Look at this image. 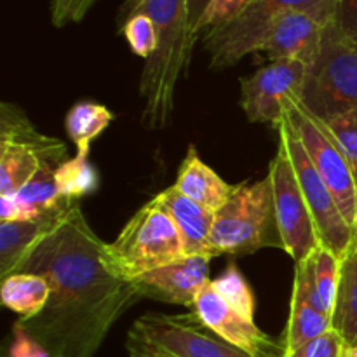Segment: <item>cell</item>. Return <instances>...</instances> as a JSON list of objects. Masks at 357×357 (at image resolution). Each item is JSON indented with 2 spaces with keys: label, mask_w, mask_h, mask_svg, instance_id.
<instances>
[{
  "label": "cell",
  "mask_w": 357,
  "mask_h": 357,
  "mask_svg": "<svg viewBox=\"0 0 357 357\" xmlns=\"http://www.w3.org/2000/svg\"><path fill=\"white\" fill-rule=\"evenodd\" d=\"M105 248L73 202L17 267L51 288L37 316L17 321L51 357H94L122 314L142 298L132 282L110 271Z\"/></svg>",
  "instance_id": "cell-1"
},
{
  "label": "cell",
  "mask_w": 357,
  "mask_h": 357,
  "mask_svg": "<svg viewBox=\"0 0 357 357\" xmlns=\"http://www.w3.org/2000/svg\"><path fill=\"white\" fill-rule=\"evenodd\" d=\"M132 14H146L157 30V49L139 75L142 124L160 131L171 124L174 94L187 73L195 37L188 21V0H126L119 23Z\"/></svg>",
  "instance_id": "cell-2"
},
{
  "label": "cell",
  "mask_w": 357,
  "mask_h": 357,
  "mask_svg": "<svg viewBox=\"0 0 357 357\" xmlns=\"http://www.w3.org/2000/svg\"><path fill=\"white\" fill-rule=\"evenodd\" d=\"M211 244L216 255H250L264 248L284 251L271 176L237 185L229 201L215 213Z\"/></svg>",
  "instance_id": "cell-3"
},
{
  "label": "cell",
  "mask_w": 357,
  "mask_h": 357,
  "mask_svg": "<svg viewBox=\"0 0 357 357\" xmlns=\"http://www.w3.org/2000/svg\"><path fill=\"white\" fill-rule=\"evenodd\" d=\"M105 258L117 278L132 282L139 275L181 260L185 251L169 213L152 199L136 211L117 239L107 244Z\"/></svg>",
  "instance_id": "cell-4"
},
{
  "label": "cell",
  "mask_w": 357,
  "mask_h": 357,
  "mask_svg": "<svg viewBox=\"0 0 357 357\" xmlns=\"http://www.w3.org/2000/svg\"><path fill=\"white\" fill-rule=\"evenodd\" d=\"M338 0H253L236 20L204 33L209 68L227 70L248 54L260 51L268 30L288 10H309L333 21Z\"/></svg>",
  "instance_id": "cell-5"
},
{
  "label": "cell",
  "mask_w": 357,
  "mask_h": 357,
  "mask_svg": "<svg viewBox=\"0 0 357 357\" xmlns=\"http://www.w3.org/2000/svg\"><path fill=\"white\" fill-rule=\"evenodd\" d=\"M300 101L321 121L357 108V47L342 40L331 23L319 54L307 68Z\"/></svg>",
  "instance_id": "cell-6"
},
{
  "label": "cell",
  "mask_w": 357,
  "mask_h": 357,
  "mask_svg": "<svg viewBox=\"0 0 357 357\" xmlns=\"http://www.w3.org/2000/svg\"><path fill=\"white\" fill-rule=\"evenodd\" d=\"M275 129L279 132V143L284 146L286 153L291 160L300 190H302L307 208L314 218V225L319 234L321 244L344 260L352 250H356L357 232L344 218L333 194L314 167L305 146L302 145L286 115H282L281 122Z\"/></svg>",
  "instance_id": "cell-7"
},
{
  "label": "cell",
  "mask_w": 357,
  "mask_h": 357,
  "mask_svg": "<svg viewBox=\"0 0 357 357\" xmlns=\"http://www.w3.org/2000/svg\"><path fill=\"white\" fill-rule=\"evenodd\" d=\"M284 115L305 146L314 167L333 194L342 215L349 225L357 227V181L347 157L337 145L321 119L310 114L300 100L286 103ZM357 232V230H356Z\"/></svg>",
  "instance_id": "cell-8"
},
{
  "label": "cell",
  "mask_w": 357,
  "mask_h": 357,
  "mask_svg": "<svg viewBox=\"0 0 357 357\" xmlns=\"http://www.w3.org/2000/svg\"><path fill=\"white\" fill-rule=\"evenodd\" d=\"M268 176L274 190L275 218H278L284 251L295 264H300L312 257L323 244L300 190L291 160L281 143L278 145V153L268 166Z\"/></svg>",
  "instance_id": "cell-9"
},
{
  "label": "cell",
  "mask_w": 357,
  "mask_h": 357,
  "mask_svg": "<svg viewBox=\"0 0 357 357\" xmlns=\"http://www.w3.org/2000/svg\"><path fill=\"white\" fill-rule=\"evenodd\" d=\"M309 65L279 59L241 79V107L248 121L278 128L286 103L302 98Z\"/></svg>",
  "instance_id": "cell-10"
},
{
  "label": "cell",
  "mask_w": 357,
  "mask_h": 357,
  "mask_svg": "<svg viewBox=\"0 0 357 357\" xmlns=\"http://www.w3.org/2000/svg\"><path fill=\"white\" fill-rule=\"evenodd\" d=\"M31 121L20 122L0 136V197L16 195L42 164L61 166L66 145L58 138L42 135Z\"/></svg>",
  "instance_id": "cell-11"
},
{
  "label": "cell",
  "mask_w": 357,
  "mask_h": 357,
  "mask_svg": "<svg viewBox=\"0 0 357 357\" xmlns=\"http://www.w3.org/2000/svg\"><path fill=\"white\" fill-rule=\"evenodd\" d=\"M132 330L176 357H251L211 333L192 312L187 316L145 314L132 324Z\"/></svg>",
  "instance_id": "cell-12"
},
{
  "label": "cell",
  "mask_w": 357,
  "mask_h": 357,
  "mask_svg": "<svg viewBox=\"0 0 357 357\" xmlns=\"http://www.w3.org/2000/svg\"><path fill=\"white\" fill-rule=\"evenodd\" d=\"M190 312L211 333L251 357H286L282 338L271 337L261 331L255 321L246 319L236 312L211 288V282L199 293Z\"/></svg>",
  "instance_id": "cell-13"
},
{
  "label": "cell",
  "mask_w": 357,
  "mask_h": 357,
  "mask_svg": "<svg viewBox=\"0 0 357 357\" xmlns=\"http://www.w3.org/2000/svg\"><path fill=\"white\" fill-rule=\"evenodd\" d=\"M209 257H185L132 281L142 298L181 305L192 310L199 293L211 282Z\"/></svg>",
  "instance_id": "cell-14"
},
{
  "label": "cell",
  "mask_w": 357,
  "mask_h": 357,
  "mask_svg": "<svg viewBox=\"0 0 357 357\" xmlns=\"http://www.w3.org/2000/svg\"><path fill=\"white\" fill-rule=\"evenodd\" d=\"M330 23L309 10H288L275 20L258 52H264L271 61L293 59L310 65L319 54Z\"/></svg>",
  "instance_id": "cell-15"
},
{
  "label": "cell",
  "mask_w": 357,
  "mask_h": 357,
  "mask_svg": "<svg viewBox=\"0 0 357 357\" xmlns=\"http://www.w3.org/2000/svg\"><path fill=\"white\" fill-rule=\"evenodd\" d=\"M153 199L169 213L171 220L176 225L183 243L185 257H218L211 244L215 213L185 197L174 187H167Z\"/></svg>",
  "instance_id": "cell-16"
},
{
  "label": "cell",
  "mask_w": 357,
  "mask_h": 357,
  "mask_svg": "<svg viewBox=\"0 0 357 357\" xmlns=\"http://www.w3.org/2000/svg\"><path fill=\"white\" fill-rule=\"evenodd\" d=\"M73 202L23 222H0V278L6 279L17 271L21 261L51 232Z\"/></svg>",
  "instance_id": "cell-17"
},
{
  "label": "cell",
  "mask_w": 357,
  "mask_h": 357,
  "mask_svg": "<svg viewBox=\"0 0 357 357\" xmlns=\"http://www.w3.org/2000/svg\"><path fill=\"white\" fill-rule=\"evenodd\" d=\"M173 187L208 211L216 213L236 192L237 185L227 183L199 157L195 146L190 145Z\"/></svg>",
  "instance_id": "cell-18"
},
{
  "label": "cell",
  "mask_w": 357,
  "mask_h": 357,
  "mask_svg": "<svg viewBox=\"0 0 357 357\" xmlns=\"http://www.w3.org/2000/svg\"><path fill=\"white\" fill-rule=\"evenodd\" d=\"M51 288L44 278L30 272H16L2 279L0 298L6 309L20 314L21 319L37 316L49 302Z\"/></svg>",
  "instance_id": "cell-19"
},
{
  "label": "cell",
  "mask_w": 357,
  "mask_h": 357,
  "mask_svg": "<svg viewBox=\"0 0 357 357\" xmlns=\"http://www.w3.org/2000/svg\"><path fill=\"white\" fill-rule=\"evenodd\" d=\"M331 324L347 347H357V250L342 260L340 288Z\"/></svg>",
  "instance_id": "cell-20"
},
{
  "label": "cell",
  "mask_w": 357,
  "mask_h": 357,
  "mask_svg": "<svg viewBox=\"0 0 357 357\" xmlns=\"http://www.w3.org/2000/svg\"><path fill=\"white\" fill-rule=\"evenodd\" d=\"M331 330H333V324H331V317L328 314L321 312L309 302L291 293L288 324H286L284 335H282L286 354Z\"/></svg>",
  "instance_id": "cell-21"
},
{
  "label": "cell",
  "mask_w": 357,
  "mask_h": 357,
  "mask_svg": "<svg viewBox=\"0 0 357 357\" xmlns=\"http://www.w3.org/2000/svg\"><path fill=\"white\" fill-rule=\"evenodd\" d=\"M114 121V114L105 105L80 101L73 105L65 117V131L75 143L77 153H89L91 143Z\"/></svg>",
  "instance_id": "cell-22"
},
{
  "label": "cell",
  "mask_w": 357,
  "mask_h": 357,
  "mask_svg": "<svg viewBox=\"0 0 357 357\" xmlns=\"http://www.w3.org/2000/svg\"><path fill=\"white\" fill-rule=\"evenodd\" d=\"M56 185L59 195L72 202L94 194L100 187V174L91 164L89 153H77L73 159H66L56 171Z\"/></svg>",
  "instance_id": "cell-23"
},
{
  "label": "cell",
  "mask_w": 357,
  "mask_h": 357,
  "mask_svg": "<svg viewBox=\"0 0 357 357\" xmlns=\"http://www.w3.org/2000/svg\"><path fill=\"white\" fill-rule=\"evenodd\" d=\"M58 167L59 166H54V164H42L35 176L16 194V197L38 216L54 211L66 202H72L59 195L58 185H56Z\"/></svg>",
  "instance_id": "cell-24"
},
{
  "label": "cell",
  "mask_w": 357,
  "mask_h": 357,
  "mask_svg": "<svg viewBox=\"0 0 357 357\" xmlns=\"http://www.w3.org/2000/svg\"><path fill=\"white\" fill-rule=\"evenodd\" d=\"M312 268L314 284L319 296L323 309L328 316H333L335 303H337L338 288L342 279V258L328 248L321 246L312 257H309Z\"/></svg>",
  "instance_id": "cell-25"
},
{
  "label": "cell",
  "mask_w": 357,
  "mask_h": 357,
  "mask_svg": "<svg viewBox=\"0 0 357 357\" xmlns=\"http://www.w3.org/2000/svg\"><path fill=\"white\" fill-rule=\"evenodd\" d=\"M211 288L232 307L236 312L244 316L246 319L255 321V309H257V300H255L253 289L248 284L246 278L239 271L236 264H230L222 274L211 281Z\"/></svg>",
  "instance_id": "cell-26"
},
{
  "label": "cell",
  "mask_w": 357,
  "mask_h": 357,
  "mask_svg": "<svg viewBox=\"0 0 357 357\" xmlns=\"http://www.w3.org/2000/svg\"><path fill=\"white\" fill-rule=\"evenodd\" d=\"M119 24L132 52L146 61L157 49V30L153 21L146 14H132Z\"/></svg>",
  "instance_id": "cell-27"
},
{
  "label": "cell",
  "mask_w": 357,
  "mask_h": 357,
  "mask_svg": "<svg viewBox=\"0 0 357 357\" xmlns=\"http://www.w3.org/2000/svg\"><path fill=\"white\" fill-rule=\"evenodd\" d=\"M323 124L347 157L357 181V108L333 115L328 121H323Z\"/></svg>",
  "instance_id": "cell-28"
},
{
  "label": "cell",
  "mask_w": 357,
  "mask_h": 357,
  "mask_svg": "<svg viewBox=\"0 0 357 357\" xmlns=\"http://www.w3.org/2000/svg\"><path fill=\"white\" fill-rule=\"evenodd\" d=\"M251 2L253 0H211V3H209L206 13L199 20L197 26H195V37L216 30L220 26H225L227 23L236 20Z\"/></svg>",
  "instance_id": "cell-29"
},
{
  "label": "cell",
  "mask_w": 357,
  "mask_h": 357,
  "mask_svg": "<svg viewBox=\"0 0 357 357\" xmlns=\"http://www.w3.org/2000/svg\"><path fill=\"white\" fill-rule=\"evenodd\" d=\"M347 344L335 330L300 345L295 351L288 352L286 357H345Z\"/></svg>",
  "instance_id": "cell-30"
},
{
  "label": "cell",
  "mask_w": 357,
  "mask_h": 357,
  "mask_svg": "<svg viewBox=\"0 0 357 357\" xmlns=\"http://www.w3.org/2000/svg\"><path fill=\"white\" fill-rule=\"evenodd\" d=\"M96 2L98 0H52V26L63 28L68 26V24L80 23Z\"/></svg>",
  "instance_id": "cell-31"
},
{
  "label": "cell",
  "mask_w": 357,
  "mask_h": 357,
  "mask_svg": "<svg viewBox=\"0 0 357 357\" xmlns=\"http://www.w3.org/2000/svg\"><path fill=\"white\" fill-rule=\"evenodd\" d=\"M331 28L342 40L357 47V0H338Z\"/></svg>",
  "instance_id": "cell-32"
},
{
  "label": "cell",
  "mask_w": 357,
  "mask_h": 357,
  "mask_svg": "<svg viewBox=\"0 0 357 357\" xmlns=\"http://www.w3.org/2000/svg\"><path fill=\"white\" fill-rule=\"evenodd\" d=\"M6 357H51L44 347L21 326L16 323L13 326V340H10L9 351Z\"/></svg>",
  "instance_id": "cell-33"
},
{
  "label": "cell",
  "mask_w": 357,
  "mask_h": 357,
  "mask_svg": "<svg viewBox=\"0 0 357 357\" xmlns=\"http://www.w3.org/2000/svg\"><path fill=\"white\" fill-rule=\"evenodd\" d=\"M126 352H128V357H176L171 352L150 344L146 338H143L132 328L129 330L128 340H126Z\"/></svg>",
  "instance_id": "cell-34"
},
{
  "label": "cell",
  "mask_w": 357,
  "mask_h": 357,
  "mask_svg": "<svg viewBox=\"0 0 357 357\" xmlns=\"http://www.w3.org/2000/svg\"><path fill=\"white\" fill-rule=\"evenodd\" d=\"M35 218H38L37 213L31 211L16 195L0 197V222H23Z\"/></svg>",
  "instance_id": "cell-35"
},
{
  "label": "cell",
  "mask_w": 357,
  "mask_h": 357,
  "mask_svg": "<svg viewBox=\"0 0 357 357\" xmlns=\"http://www.w3.org/2000/svg\"><path fill=\"white\" fill-rule=\"evenodd\" d=\"M209 3H211V0H188V21H190L192 33H194L199 20H201L202 14L206 13V9H208Z\"/></svg>",
  "instance_id": "cell-36"
},
{
  "label": "cell",
  "mask_w": 357,
  "mask_h": 357,
  "mask_svg": "<svg viewBox=\"0 0 357 357\" xmlns=\"http://www.w3.org/2000/svg\"><path fill=\"white\" fill-rule=\"evenodd\" d=\"M345 357H357V347H347V351H345Z\"/></svg>",
  "instance_id": "cell-37"
},
{
  "label": "cell",
  "mask_w": 357,
  "mask_h": 357,
  "mask_svg": "<svg viewBox=\"0 0 357 357\" xmlns=\"http://www.w3.org/2000/svg\"><path fill=\"white\" fill-rule=\"evenodd\" d=\"M356 250H357V246H356Z\"/></svg>",
  "instance_id": "cell-38"
},
{
  "label": "cell",
  "mask_w": 357,
  "mask_h": 357,
  "mask_svg": "<svg viewBox=\"0 0 357 357\" xmlns=\"http://www.w3.org/2000/svg\"><path fill=\"white\" fill-rule=\"evenodd\" d=\"M356 230H357V227H356Z\"/></svg>",
  "instance_id": "cell-39"
}]
</instances>
